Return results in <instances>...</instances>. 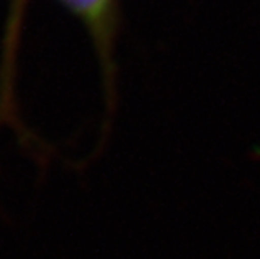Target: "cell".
<instances>
[{
  "label": "cell",
  "instance_id": "obj_1",
  "mask_svg": "<svg viewBox=\"0 0 260 259\" xmlns=\"http://www.w3.org/2000/svg\"><path fill=\"white\" fill-rule=\"evenodd\" d=\"M89 32L101 61L106 86V101H113L114 88V42L118 31V0H57Z\"/></svg>",
  "mask_w": 260,
  "mask_h": 259
},
{
  "label": "cell",
  "instance_id": "obj_2",
  "mask_svg": "<svg viewBox=\"0 0 260 259\" xmlns=\"http://www.w3.org/2000/svg\"><path fill=\"white\" fill-rule=\"evenodd\" d=\"M27 0H12L10 2V14L5 27V39H4V63L2 74H0V106H10V86L12 84V71L15 59V47L19 44V34L22 29V19L25 14Z\"/></svg>",
  "mask_w": 260,
  "mask_h": 259
}]
</instances>
